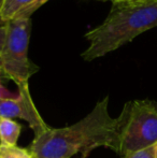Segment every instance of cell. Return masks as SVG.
<instances>
[{
    "label": "cell",
    "instance_id": "cell-1",
    "mask_svg": "<svg viewBox=\"0 0 157 158\" xmlns=\"http://www.w3.org/2000/svg\"><path fill=\"white\" fill-rule=\"evenodd\" d=\"M105 97L84 118L71 126L52 128L48 126L35 135L28 148L37 158H71L80 154L87 158L94 150L108 148L118 154V121L108 111Z\"/></svg>",
    "mask_w": 157,
    "mask_h": 158
},
{
    "label": "cell",
    "instance_id": "cell-2",
    "mask_svg": "<svg viewBox=\"0 0 157 158\" xmlns=\"http://www.w3.org/2000/svg\"><path fill=\"white\" fill-rule=\"evenodd\" d=\"M156 26L157 0L141 4L112 6L105 21L85 35L89 45L81 56L85 61L100 58Z\"/></svg>",
    "mask_w": 157,
    "mask_h": 158
},
{
    "label": "cell",
    "instance_id": "cell-3",
    "mask_svg": "<svg viewBox=\"0 0 157 158\" xmlns=\"http://www.w3.org/2000/svg\"><path fill=\"white\" fill-rule=\"evenodd\" d=\"M116 121L121 156L157 143V102L149 99L127 102Z\"/></svg>",
    "mask_w": 157,
    "mask_h": 158
},
{
    "label": "cell",
    "instance_id": "cell-4",
    "mask_svg": "<svg viewBox=\"0 0 157 158\" xmlns=\"http://www.w3.org/2000/svg\"><path fill=\"white\" fill-rule=\"evenodd\" d=\"M6 37L0 56V69L17 86L28 84L29 79L39 71V67L28 57L31 19H15L6 23Z\"/></svg>",
    "mask_w": 157,
    "mask_h": 158
},
{
    "label": "cell",
    "instance_id": "cell-5",
    "mask_svg": "<svg viewBox=\"0 0 157 158\" xmlns=\"http://www.w3.org/2000/svg\"><path fill=\"white\" fill-rule=\"evenodd\" d=\"M19 93L14 99L0 100V117L6 118H21L29 124L35 135H38L48 128L44 119L37 110L29 93L28 84L17 86Z\"/></svg>",
    "mask_w": 157,
    "mask_h": 158
},
{
    "label": "cell",
    "instance_id": "cell-6",
    "mask_svg": "<svg viewBox=\"0 0 157 158\" xmlns=\"http://www.w3.org/2000/svg\"><path fill=\"white\" fill-rule=\"evenodd\" d=\"M37 0H3V3L0 11L1 22L6 24L15 19L22 14L25 10L32 6Z\"/></svg>",
    "mask_w": 157,
    "mask_h": 158
},
{
    "label": "cell",
    "instance_id": "cell-7",
    "mask_svg": "<svg viewBox=\"0 0 157 158\" xmlns=\"http://www.w3.org/2000/svg\"><path fill=\"white\" fill-rule=\"evenodd\" d=\"M23 126L14 119L0 117V144L17 145Z\"/></svg>",
    "mask_w": 157,
    "mask_h": 158
},
{
    "label": "cell",
    "instance_id": "cell-8",
    "mask_svg": "<svg viewBox=\"0 0 157 158\" xmlns=\"http://www.w3.org/2000/svg\"><path fill=\"white\" fill-rule=\"evenodd\" d=\"M29 148L19 145H3L0 144V158H32Z\"/></svg>",
    "mask_w": 157,
    "mask_h": 158
},
{
    "label": "cell",
    "instance_id": "cell-9",
    "mask_svg": "<svg viewBox=\"0 0 157 158\" xmlns=\"http://www.w3.org/2000/svg\"><path fill=\"white\" fill-rule=\"evenodd\" d=\"M155 145L149 146V148H141V150L127 152L122 157L123 158H155Z\"/></svg>",
    "mask_w": 157,
    "mask_h": 158
},
{
    "label": "cell",
    "instance_id": "cell-10",
    "mask_svg": "<svg viewBox=\"0 0 157 158\" xmlns=\"http://www.w3.org/2000/svg\"><path fill=\"white\" fill-rule=\"evenodd\" d=\"M48 0H37V1L35 2V3L30 6V8H28L27 10L24 11V12L22 13V14L19 15L17 19H30V16H31L32 13L36 12V10H38L42 4H44L45 2H48Z\"/></svg>",
    "mask_w": 157,
    "mask_h": 158
},
{
    "label": "cell",
    "instance_id": "cell-11",
    "mask_svg": "<svg viewBox=\"0 0 157 158\" xmlns=\"http://www.w3.org/2000/svg\"><path fill=\"white\" fill-rule=\"evenodd\" d=\"M100 1H110L112 2V6H118V4H141L156 0H100Z\"/></svg>",
    "mask_w": 157,
    "mask_h": 158
},
{
    "label": "cell",
    "instance_id": "cell-12",
    "mask_svg": "<svg viewBox=\"0 0 157 158\" xmlns=\"http://www.w3.org/2000/svg\"><path fill=\"white\" fill-rule=\"evenodd\" d=\"M17 97V94H13L10 90H8L3 85L1 84V80H0V100H6V99H14Z\"/></svg>",
    "mask_w": 157,
    "mask_h": 158
},
{
    "label": "cell",
    "instance_id": "cell-13",
    "mask_svg": "<svg viewBox=\"0 0 157 158\" xmlns=\"http://www.w3.org/2000/svg\"><path fill=\"white\" fill-rule=\"evenodd\" d=\"M6 24H3V25H0V56H1L2 51H3L4 43H6Z\"/></svg>",
    "mask_w": 157,
    "mask_h": 158
},
{
    "label": "cell",
    "instance_id": "cell-14",
    "mask_svg": "<svg viewBox=\"0 0 157 158\" xmlns=\"http://www.w3.org/2000/svg\"><path fill=\"white\" fill-rule=\"evenodd\" d=\"M2 3H3V0H0V11H1ZM1 24H3V23H2V22H1V17H0V25H1Z\"/></svg>",
    "mask_w": 157,
    "mask_h": 158
},
{
    "label": "cell",
    "instance_id": "cell-15",
    "mask_svg": "<svg viewBox=\"0 0 157 158\" xmlns=\"http://www.w3.org/2000/svg\"><path fill=\"white\" fill-rule=\"evenodd\" d=\"M3 79H6V77H4V74L2 73L1 69H0V80H3Z\"/></svg>",
    "mask_w": 157,
    "mask_h": 158
},
{
    "label": "cell",
    "instance_id": "cell-16",
    "mask_svg": "<svg viewBox=\"0 0 157 158\" xmlns=\"http://www.w3.org/2000/svg\"><path fill=\"white\" fill-rule=\"evenodd\" d=\"M155 158H157V143L155 145Z\"/></svg>",
    "mask_w": 157,
    "mask_h": 158
},
{
    "label": "cell",
    "instance_id": "cell-17",
    "mask_svg": "<svg viewBox=\"0 0 157 158\" xmlns=\"http://www.w3.org/2000/svg\"><path fill=\"white\" fill-rule=\"evenodd\" d=\"M32 158H37V157H32Z\"/></svg>",
    "mask_w": 157,
    "mask_h": 158
}]
</instances>
